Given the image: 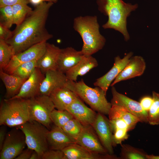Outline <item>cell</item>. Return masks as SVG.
<instances>
[{"label":"cell","mask_w":159,"mask_h":159,"mask_svg":"<svg viewBox=\"0 0 159 159\" xmlns=\"http://www.w3.org/2000/svg\"><path fill=\"white\" fill-rule=\"evenodd\" d=\"M83 126L79 121L73 118L62 128L67 135L76 141L82 130Z\"/></svg>","instance_id":"obj_32"},{"label":"cell","mask_w":159,"mask_h":159,"mask_svg":"<svg viewBox=\"0 0 159 159\" xmlns=\"http://www.w3.org/2000/svg\"><path fill=\"white\" fill-rule=\"evenodd\" d=\"M98 65L96 59L92 55H84L82 59L65 74L68 80L76 82L78 76L85 75Z\"/></svg>","instance_id":"obj_23"},{"label":"cell","mask_w":159,"mask_h":159,"mask_svg":"<svg viewBox=\"0 0 159 159\" xmlns=\"http://www.w3.org/2000/svg\"><path fill=\"white\" fill-rule=\"evenodd\" d=\"M73 28L81 36L83 45L81 51L85 56H90L101 49L106 42L101 34L96 16H79L74 20Z\"/></svg>","instance_id":"obj_3"},{"label":"cell","mask_w":159,"mask_h":159,"mask_svg":"<svg viewBox=\"0 0 159 159\" xmlns=\"http://www.w3.org/2000/svg\"><path fill=\"white\" fill-rule=\"evenodd\" d=\"M0 78L5 86V99H7L11 98L18 94L27 79L8 74L2 69H0Z\"/></svg>","instance_id":"obj_24"},{"label":"cell","mask_w":159,"mask_h":159,"mask_svg":"<svg viewBox=\"0 0 159 159\" xmlns=\"http://www.w3.org/2000/svg\"><path fill=\"white\" fill-rule=\"evenodd\" d=\"M1 126L0 128V150L2 148L7 133L6 126Z\"/></svg>","instance_id":"obj_40"},{"label":"cell","mask_w":159,"mask_h":159,"mask_svg":"<svg viewBox=\"0 0 159 159\" xmlns=\"http://www.w3.org/2000/svg\"><path fill=\"white\" fill-rule=\"evenodd\" d=\"M34 150L27 148L24 149L15 159H30L32 154Z\"/></svg>","instance_id":"obj_39"},{"label":"cell","mask_w":159,"mask_h":159,"mask_svg":"<svg viewBox=\"0 0 159 159\" xmlns=\"http://www.w3.org/2000/svg\"><path fill=\"white\" fill-rule=\"evenodd\" d=\"M41 159L40 157L38 154L35 151H33V152L30 159Z\"/></svg>","instance_id":"obj_42"},{"label":"cell","mask_w":159,"mask_h":159,"mask_svg":"<svg viewBox=\"0 0 159 159\" xmlns=\"http://www.w3.org/2000/svg\"><path fill=\"white\" fill-rule=\"evenodd\" d=\"M153 102L152 97L145 96L140 100V103L142 108L145 111L148 112Z\"/></svg>","instance_id":"obj_37"},{"label":"cell","mask_w":159,"mask_h":159,"mask_svg":"<svg viewBox=\"0 0 159 159\" xmlns=\"http://www.w3.org/2000/svg\"><path fill=\"white\" fill-rule=\"evenodd\" d=\"M52 122L59 127H62L69 120L74 118L73 116L66 110H59L54 109L50 116Z\"/></svg>","instance_id":"obj_30"},{"label":"cell","mask_w":159,"mask_h":159,"mask_svg":"<svg viewBox=\"0 0 159 159\" xmlns=\"http://www.w3.org/2000/svg\"><path fill=\"white\" fill-rule=\"evenodd\" d=\"M76 143L94 153L108 154L91 125H84L82 130L76 140Z\"/></svg>","instance_id":"obj_12"},{"label":"cell","mask_w":159,"mask_h":159,"mask_svg":"<svg viewBox=\"0 0 159 159\" xmlns=\"http://www.w3.org/2000/svg\"><path fill=\"white\" fill-rule=\"evenodd\" d=\"M24 134L27 148L36 152L41 157L49 150L47 134L49 130L35 121H29L16 127Z\"/></svg>","instance_id":"obj_6"},{"label":"cell","mask_w":159,"mask_h":159,"mask_svg":"<svg viewBox=\"0 0 159 159\" xmlns=\"http://www.w3.org/2000/svg\"><path fill=\"white\" fill-rule=\"evenodd\" d=\"M14 24H20L33 9L28 4H18L12 6Z\"/></svg>","instance_id":"obj_28"},{"label":"cell","mask_w":159,"mask_h":159,"mask_svg":"<svg viewBox=\"0 0 159 159\" xmlns=\"http://www.w3.org/2000/svg\"><path fill=\"white\" fill-rule=\"evenodd\" d=\"M28 99L29 121H37L50 130L51 114L55 108L49 97L38 95Z\"/></svg>","instance_id":"obj_7"},{"label":"cell","mask_w":159,"mask_h":159,"mask_svg":"<svg viewBox=\"0 0 159 159\" xmlns=\"http://www.w3.org/2000/svg\"><path fill=\"white\" fill-rule=\"evenodd\" d=\"M61 49L47 42L45 51L37 61V67L45 74L49 70L57 69V61Z\"/></svg>","instance_id":"obj_21"},{"label":"cell","mask_w":159,"mask_h":159,"mask_svg":"<svg viewBox=\"0 0 159 159\" xmlns=\"http://www.w3.org/2000/svg\"><path fill=\"white\" fill-rule=\"evenodd\" d=\"M15 54L12 47L5 40L0 39V69L4 70Z\"/></svg>","instance_id":"obj_27"},{"label":"cell","mask_w":159,"mask_h":159,"mask_svg":"<svg viewBox=\"0 0 159 159\" xmlns=\"http://www.w3.org/2000/svg\"><path fill=\"white\" fill-rule=\"evenodd\" d=\"M153 104L148 112V122L151 125H159V93L152 92Z\"/></svg>","instance_id":"obj_29"},{"label":"cell","mask_w":159,"mask_h":159,"mask_svg":"<svg viewBox=\"0 0 159 159\" xmlns=\"http://www.w3.org/2000/svg\"><path fill=\"white\" fill-rule=\"evenodd\" d=\"M49 96L55 108L59 110H66L67 107L78 97L75 92L66 87L54 90Z\"/></svg>","instance_id":"obj_22"},{"label":"cell","mask_w":159,"mask_h":159,"mask_svg":"<svg viewBox=\"0 0 159 159\" xmlns=\"http://www.w3.org/2000/svg\"><path fill=\"white\" fill-rule=\"evenodd\" d=\"M146 158L147 159H159V156L147 154Z\"/></svg>","instance_id":"obj_43"},{"label":"cell","mask_w":159,"mask_h":159,"mask_svg":"<svg viewBox=\"0 0 159 159\" xmlns=\"http://www.w3.org/2000/svg\"><path fill=\"white\" fill-rule=\"evenodd\" d=\"M41 159H65L62 150L49 149L42 155Z\"/></svg>","instance_id":"obj_35"},{"label":"cell","mask_w":159,"mask_h":159,"mask_svg":"<svg viewBox=\"0 0 159 159\" xmlns=\"http://www.w3.org/2000/svg\"><path fill=\"white\" fill-rule=\"evenodd\" d=\"M92 126L108 154L113 155V133L109 119L105 115L98 112Z\"/></svg>","instance_id":"obj_11"},{"label":"cell","mask_w":159,"mask_h":159,"mask_svg":"<svg viewBox=\"0 0 159 159\" xmlns=\"http://www.w3.org/2000/svg\"><path fill=\"white\" fill-rule=\"evenodd\" d=\"M26 146L23 132L16 127L7 132L2 148L0 159H15Z\"/></svg>","instance_id":"obj_8"},{"label":"cell","mask_w":159,"mask_h":159,"mask_svg":"<svg viewBox=\"0 0 159 159\" xmlns=\"http://www.w3.org/2000/svg\"><path fill=\"white\" fill-rule=\"evenodd\" d=\"M66 110L83 125H92L97 115L95 111L86 106L79 97L67 107Z\"/></svg>","instance_id":"obj_17"},{"label":"cell","mask_w":159,"mask_h":159,"mask_svg":"<svg viewBox=\"0 0 159 159\" xmlns=\"http://www.w3.org/2000/svg\"><path fill=\"white\" fill-rule=\"evenodd\" d=\"M84 55L80 51H77L72 47L61 49L57 64V69L65 74L76 65Z\"/></svg>","instance_id":"obj_19"},{"label":"cell","mask_w":159,"mask_h":159,"mask_svg":"<svg viewBox=\"0 0 159 159\" xmlns=\"http://www.w3.org/2000/svg\"><path fill=\"white\" fill-rule=\"evenodd\" d=\"M110 110L126 123L128 127L129 131L134 129L138 123L140 122L138 118L121 106L112 105Z\"/></svg>","instance_id":"obj_25"},{"label":"cell","mask_w":159,"mask_h":159,"mask_svg":"<svg viewBox=\"0 0 159 159\" xmlns=\"http://www.w3.org/2000/svg\"><path fill=\"white\" fill-rule=\"evenodd\" d=\"M0 24L9 29L14 24L11 6L0 7Z\"/></svg>","instance_id":"obj_33"},{"label":"cell","mask_w":159,"mask_h":159,"mask_svg":"<svg viewBox=\"0 0 159 159\" xmlns=\"http://www.w3.org/2000/svg\"><path fill=\"white\" fill-rule=\"evenodd\" d=\"M12 35V31L9 29L0 24V39L7 41Z\"/></svg>","instance_id":"obj_36"},{"label":"cell","mask_w":159,"mask_h":159,"mask_svg":"<svg viewBox=\"0 0 159 159\" xmlns=\"http://www.w3.org/2000/svg\"><path fill=\"white\" fill-rule=\"evenodd\" d=\"M133 53L130 52L122 58L117 56L114 59V65L105 74L98 78L94 83L95 87L101 88L106 94L112 82L116 78L122 71L132 57Z\"/></svg>","instance_id":"obj_13"},{"label":"cell","mask_w":159,"mask_h":159,"mask_svg":"<svg viewBox=\"0 0 159 159\" xmlns=\"http://www.w3.org/2000/svg\"><path fill=\"white\" fill-rule=\"evenodd\" d=\"M128 132L127 129H120L116 130L113 133L112 139L114 147L118 144H121L122 142L127 139L129 136Z\"/></svg>","instance_id":"obj_34"},{"label":"cell","mask_w":159,"mask_h":159,"mask_svg":"<svg viewBox=\"0 0 159 159\" xmlns=\"http://www.w3.org/2000/svg\"><path fill=\"white\" fill-rule=\"evenodd\" d=\"M112 87V105L121 106L138 118L140 122H148V112L142 108L140 102L119 93L114 87Z\"/></svg>","instance_id":"obj_10"},{"label":"cell","mask_w":159,"mask_h":159,"mask_svg":"<svg viewBox=\"0 0 159 159\" xmlns=\"http://www.w3.org/2000/svg\"><path fill=\"white\" fill-rule=\"evenodd\" d=\"M47 140L50 149L62 150L76 141L67 135L62 128L54 126L51 127L47 134Z\"/></svg>","instance_id":"obj_20"},{"label":"cell","mask_w":159,"mask_h":159,"mask_svg":"<svg viewBox=\"0 0 159 159\" xmlns=\"http://www.w3.org/2000/svg\"><path fill=\"white\" fill-rule=\"evenodd\" d=\"M45 74L39 68L36 67L33 73L24 83L18 94L11 99H29L38 95Z\"/></svg>","instance_id":"obj_14"},{"label":"cell","mask_w":159,"mask_h":159,"mask_svg":"<svg viewBox=\"0 0 159 159\" xmlns=\"http://www.w3.org/2000/svg\"><path fill=\"white\" fill-rule=\"evenodd\" d=\"M30 3L29 0H0V7L6 6H13L18 4Z\"/></svg>","instance_id":"obj_38"},{"label":"cell","mask_w":159,"mask_h":159,"mask_svg":"<svg viewBox=\"0 0 159 159\" xmlns=\"http://www.w3.org/2000/svg\"><path fill=\"white\" fill-rule=\"evenodd\" d=\"M53 4L44 2L34 6L24 20L16 26L11 37L6 41L12 47L15 54L53 37L46 29V24L50 9Z\"/></svg>","instance_id":"obj_1"},{"label":"cell","mask_w":159,"mask_h":159,"mask_svg":"<svg viewBox=\"0 0 159 159\" xmlns=\"http://www.w3.org/2000/svg\"><path fill=\"white\" fill-rule=\"evenodd\" d=\"M120 159H147V154L144 151L128 144H121Z\"/></svg>","instance_id":"obj_26"},{"label":"cell","mask_w":159,"mask_h":159,"mask_svg":"<svg viewBox=\"0 0 159 159\" xmlns=\"http://www.w3.org/2000/svg\"><path fill=\"white\" fill-rule=\"evenodd\" d=\"M47 42H44L38 43L15 54L4 71L11 74L14 69L22 64L38 59L45 51Z\"/></svg>","instance_id":"obj_9"},{"label":"cell","mask_w":159,"mask_h":159,"mask_svg":"<svg viewBox=\"0 0 159 159\" xmlns=\"http://www.w3.org/2000/svg\"><path fill=\"white\" fill-rule=\"evenodd\" d=\"M29 120V99H4L0 108V125L16 127Z\"/></svg>","instance_id":"obj_5"},{"label":"cell","mask_w":159,"mask_h":159,"mask_svg":"<svg viewBox=\"0 0 159 159\" xmlns=\"http://www.w3.org/2000/svg\"><path fill=\"white\" fill-rule=\"evenodd\" d=\"M67 80L65 74L57 69L49 70L45 74L38 95L49 96L54 90L65 87Z\"/></svg>","instance_id":"obj_15"},{"label":"cell","mask_w":159,"mask_h":159,"mask_svg":"<svg viewBox=\"0 0 159 159\" xmlns=\"http://www.w3.org/2000/svg\"><path fill=\"white\" fill-rule=\"evenodd\" d=\"M96 2L99 11L108 17L102 27L119 32L125 40L128 41L130 36L127 27V19L131 12L138 8V4L126 3L122 0H97Z\"/></svg>","instance_id":"obj_2"},{"label":"cell","mask_w":159,"mask_h":159,"mask_svg":"<svg viewBox=\"0 0 159 159\" xmlns=\"http://www.w3.org/2000/svg\"><path fill=\"white\" fill-rule=\"evenodd\" d=\"M38 60L22 64L17 67L11 74L21 78L27 79L37 67Z\"/></svg>","instance_id":"obj_31"},{"label":"cell","mask_w":159,"mask_h":159,"mask_svg":"<svg viewBox=\"0 0 159 159\" xmlns=\"http://www.w3.org/2000/svg\"><path fill=\"white\" fill-rule=\"evenodd\" d=\"M146 67L145 62L142 57L140 56L132 57L110 86H114L121 81L142 75L145 71Z\"/></svg>","instance_id":"obj_16"},{"label":"cell","mask_w":159,"mask_h":159,"mask_svg":"<svg viewBox=\"0 0 159 159\" xmlns=\"http://www.w3.org/2000/svg\"><path fill=\"white\" fill-rule=\"evenodd\" d=\"M65 87L75 92L95 111L108 114L112 105L107 100L106 94L100 87H90L82 79L78 82L68 80Z\"/></svg>","instance_id":"obj_4"},{"label":"cell","mask_w":159,"mask_h":159,"mask_svg":"<svg viewBox=\"0 0 159 159\" xmlns=\"http://www.w3.org/2000/svg\"><path fill=\"white\" fill-rule=\"evenodd\" d=\"M62 150L65 159H119L114 155L102 154L92 152L76 143L69 145Z\"/></svg>","instance_id":"obj_18"},{"label":"cell","mask_w":159,"mask_h":159,"mask_svg":"<svg viewBox=\"0 0 159 159\" xmlns=\"http://www.w3.org/2000/svg\"><path fill=\"white\" fill-rule=\"evenodd\" d=\"M58 1V0H29V2L30 3L35 6L44 2H50L54 4L56 3Z\"/></svg>","instance_id":"obj_41"}]
</instances>
